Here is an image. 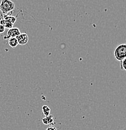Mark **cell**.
Returning <instances> with one entry per match:
<instances>
[{
  "label": "cell",
  "instance_id": "cell-11",
  "mask_svg": "<svg viewBox=\"0 0 126 130\" xmlns=\"http://www.w3.org/2000/svg\"><path fill=\"white\" fill-rule=\"evenodd\" d=\"M5 27L3 25H2V24H0V34L1 33H3L5 31Z\"/></svg>",
  "mask_w": 126,
  "mask_h": 130
},
{
  "label": "cell",
  "instance_id": "cell-3",
  "mask_svg": "<svg viewBox=\"0 0 126 130\" xmlns=\"http://www.w3.org/2000/svg\"><path fill=\"white\" fill-rule=\"evenodd\" d=\"M20 29L18 28H12L11 29H8L7 33L3 37L4 40H9L11 38H16L18 35H20Z\"/></svg>",
  "mask_w": 126,
  "mask_h": 130
},
{
  "label": "cell",
  "instance_id": "cell-14",
  "mask_svg": "<svg viewBox=\"0 0 126 130\" xmlns=\"http://www.w3.org/2000/svg\"><path fill=\"white\" fill-rule=\"evenodd\" d=\"M122 130H126V127H125V128H124V129H123Z\"/></svg>",
  "mask_w": 126,
  "mask_h": 130
},
{
  "label": "cell",
  "instance_id": "cell-1",
  "mask_svg": "<svg viewBox=\"0 0 126 130\" xmlns=\"http://www.w3.org/2000/svg\"><path fill=\"white\" fill-rule=\"evenodd\" d=\"M15 9V4L11 0H1L0 10L3 15H12Z\"/></svg>",
  "mask_w": 126,
  "mask_h": 130
},
{
  "label": "cell",
  "instance_id": "cell-9",
  "mask_svg": "<svg viewBox=\"0 0 126 130\" xmlns=\"http://www.w3.org/2000/svg\"><path fill=\"white\" fill-rule=\"evenodd\" d=\"M42 111H43V115L45 116H48L50 114V108L47 105H43L42 106Z\"/></svg>",
  "mask_w": 126,
  "mask_h": 130
},
{
  "label": "cell",
  "instance_id": "cell-13",
  "mask_svg": "<svg viewBox=\"0 0 126 130\" xmlns=\"http://www.w3.org/2000/svg\"><path fill=\"white\" fill-rule=\"evenodd\" d=\"M0 3H1V0H0ZM3 18V14H2L1 10H0V21H1Z\"/></svg>",
  "mask_w": 126,
  "mask_h": 130
},
{
  "label": "cell",
  "instance_id": "cell-2",
  "mask_svg": "<svg viewBox=\"0 0 126 130\" xmlns=\"http://www.w3.org/2000/svg\"><path fill=\"white\" fill-rule=\"evenodd\" d=\"M114 57L117 61H121L126 58V43L119 44L114 50Z\"/></svg>",
  "mask_w": 126,
  "mask_h": 130
},
{
  "label": "cell",
  "instance_id": "cell-4",
  "mask_svg": "<svg viewBox=\"0 0 126 130\" xmlns=\"http://www.w3.org/2000/svg\"><path fill=\"white\" fill-rule=\"evenodd\" d=\"M17 39L18 43V44L20 45H25V44H27L28 42L29 38H28V36L26 32H23V33H21L20 35H18L16 37Z\"/></svg>",
  "mask_w": 126,
  "mask_h": 130
},
{
  "label": "cell",
  "instance_id": "cell-8",
  "mask_svg": "<svg viewBox=\"0 0 126 130\" xmlns=\"http://www.w3.org/2000/svg\"><path fill=\"white\" fill-rule=\"evenodd\" d=\"M8 44L11 48H16L18 45L17 39L16 38H11L8 40Z\"/></svg>",
  "mask_w": 126,
  "mask_h": 130
},
{
  "label": "cell",
  "instance_id": "cell-6",
  "mask_svg": "<svg viewBox=\"0 0 126 130\" xmlns=\"http://www.w3.org/2000/svg\"><path fill=\"white\" fill-rule=\"evenodd\" d=\"M17 16H14L12 15H9V14H5V15H3V19L6 20V21H9L11 23L14 24L17 21Z\"/></svg>",
  "mask_w": 126,
  "mask_h": 130
},
{
  "label": "cell",
  "instance_id": "cell-5",
  "mask_svg": "<svg viewBox=\"0 0 126 130\" xmlns=\"http://www.w3.org/2000/svg\"><path fill=\"white\" fill-rule=\"evenodd\" d=\"M42 122L43 124H47V125H54L55 123L53 120V116L50 115L43 118L42 119Z\"/></svg>",
  "mask_w": 126,
  "mask_h": 130
},
{
  "label": "cell",
  "instance_id": "cell-10",
  "mask_svg": "<svg viewBox=\"0 0 126 130\" xmlns=\"http://www.w3.org/2000/svg\"><path fill=\"white\" fill-rule=\"evenodd\" d=\"M120 62H121L120 63V68H121V70L126 71V58Z\"/></svg>",
  "mask_w": 126,
  "mask_h": 130
},
{
  "label": "cell",
  "instance_id": "cell-7",
  "mask_svg": "<svg viewBox=\"0 0 126 130\" xmlns=\"http://www.w3.org/2000/svg\"><path fill=\"white\" fill-rule=\"evenodd\" d=\"M0 24L3 25L5 27V28H8V29H11V28H13V24H14L9 21H6V20L3 18L0 21Z\"/></svg>",
  "mask_w": 126,
  "mask_h": 130
},
{
  "label": "cell",
  "instance_id": "cell-12",
  "mask_svg": "<svg viewBox=\"0 0 126 130\" xmlns=\"http://www.w3.org/2000/svg\"><path fill=\"white\" fill-rule=\"evenodd\" d=\"M46 130H57V129L56 127L53 126H51L48 127V128L46 129Z\"/></svg>",
  "mask_w": 126,
  "mask_h": 130
}]
</instances>
